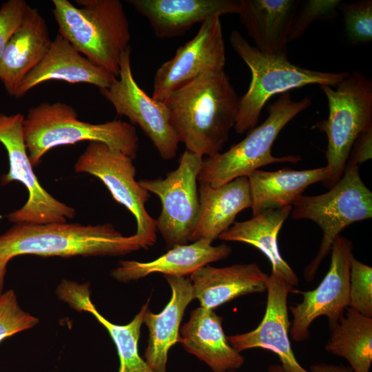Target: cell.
<instances>
[{
	"label": "cell",
	"instance_id": "cell-20",
	"mask_svg": "<svg viewBox=\"0 0 372 372\" xmlns=\"http://www.w3.org/2000/svg\"><path fill=\"white\" fill-rule=\"evenodd\" d=\"M223 317L202 307L192 310L180 328L178 342L188 353L203 361L212 372H228L241 367L244 357L229 343Z\"/></svg>",
	"mask_w": 372,
	"mask_h": 372
},
{
	"label": "cell",
	"instance_id": "cell-33",
	"mask_svg": "<svg viewBox=\"0 0 372 372\" xmlns=\"http://www.w3.org/2000/svg\"><path fill=\"white\" fill-rule=\"evenodd\" d=\"M29 5L24 0H9L0 7V59L6 44L21 23Z\"/></svg>",
	"mask_w": 372,
	"mask_h": 372
},
{
	"label": "cell",
	"instance_id": "cell-7",
	"mask_svg": "<svg viewBox=\"0 0 372 372\" xmlns=\"http://www.w3.org/2000/svg\"><path fill=\"white\" fill-rule=\"evenodd\" d=\"M291 207L293 218L311 220L322 231L319 250L304 270V278L310 282L340 233L355 222L372 217V193L360 177L359 165L347 163L342 176L329 191L302 195Z\"/></svg>",
	"mask_w": 372,
	"mask_h": 372
},
{
	"label": "cell",
	"instance_id": "cell-8",
	"mask_svg": "<svg viewBox=\"0 0 372 372\" xmlns=\"http://www.w3.org/2000/svg\"><path fill=\"white\" fill-rule=\"evenodd\" d=\"M319 87L327 98L329 115L315 127L327 136L325 156L329 175L324 184L331 188L342 176L357 137L372 127V80L353 72L335 87Z\"/></svg>",
	"mask_w": 372,
	"mask_h": 372
},
{
	"label": "cell",
	"instance_id": "cell-11",
	"mask_svg": "<svg viewBox=\"0 0 372 372\" xmlns=\"http://www.w3.org/2000/svg\"><path fill=\"white\" fill-rule=\"evenodd\" d=\"M77 173H87L103 182L113 198L126 207L136 222L135 235L147 247L156 241V227L145 209L150 194L135 178L133 159L100 142H90L74 164Z\"/></svg>",
	"mask_w": 372,
	"mask_h": 372
},
{
	"label": "cell",
	"instance_id": "cell-26",
	"mask_svg": "<svg viewBox=\"0 0 372 372\" xmlns=\"http://www.w3.org/2000/svg\"><path fill=\"white\" fill-rule=\"evenodd\" d=\"M325 167L293 170L283 168L274 172L256 169L248 178L253 216L267 209L289 206L311 185L327 179Z\"/></svg>",
	"mask_w": 372,
	"mask_h": 372
},
{
	"label": "cell",
	"instance_id": "cell-38",
	"mask_svg": "<svg viewBox=\"0 0 372 372\" xmlns=\"http://www.w3.org/2000/svg\"><path fill=\"white\" fill-rule=\"evenodd\" d=\"M267 372H289L281 364H271L268 366Z\"/></svg>",
	"mask_w": 372,
	"mask_h": 372
},
{
	"label": "cell",
	"instance_id": "cell-14",
	"mask_svg": "<svg viewBox=\"0 0 372 372\" xmlns=\"http://www.w3.org/2000/svg\"><path fill=\"white\" fill-rule=\"evenodd\" d=\"M226 50L220 17L201 23L196 34L180 46L154 76L152 97L163 102L176 90L203 74L224 70Z\"/></svg>",
	"mask_w": 372,
	"mask_h": 372
},
{
	"label": "cell",
	"instance_id": "cell-37",
	"mask_svg": "<svg viewBox=\"0 0 372 372\" xmlns=\"http://www.w3.org/2000/svg\"><path fill=\"white\" fill-rule=\"evenodd\" d=\"M10 260L8 258H0V298L2 295L3 279L6 271V266Z\"/></svg>",
	"mask_w": 372,
	"mask_h": 372
},
{
	"label": "cell",
	"instance_id": "cell-35",
	"mask_svg": "<svg viewBox=\"0 0 372 372\" xmlns=\"http://www.w3.org/2000/svg\"><path fill=\"white\" fill-rule=\"evenodd\" d=\"M372 127L362 132L354 141L347 163L359 165L371 158Z\"/></svg>",
	"mask_w": 372,
	"mask_h": 372
},
{
	"label": "cell",
	"instance_id": "cell-17",
	"mask_svg": "<svg viewBox=\"0 0 372 372\" xmlns=\"http://www.w3.org/2000/svg\"><path fill=\"white\" fill-rule=\"evenodd\" d=\"M116 77L81 54L58 34L41 62L23 79L14 97L21 98L33 87L49 81L88 83L107 88Z\"/></svg>",
	"mask_w": 372,
	"mask_h": 372
},
{
	"label": "cell",
	"instance_id": "cell-1",
	"mask_svg": "<svg viewBox=\"0 0 372 372\" xmlns=\"http://www.w3.org/2000/svg\"><path fill=\"white\" fill-rule=\"evenodd\" d=\"M240 97L225 70L201 74L163 101L179 143L203 157L220 152L234 127Z\"/></svg>",
	"mask_w": 372,
	"mask_h": 372
},
{
	"label": "cell",
	"instance_id": "cell-27",
	"mask_svg": "<svg viewBox=\"0 0 372 372\" xmlns=\"http://www.w3.org/2000/svg\"><path fill=\"white\" fill-rule=\"evenodd\" d=\"M330 331L325 350L345 359L354 372H369L372 363V318L347 307Z\"/></svg>",
	"mask_w": 372,
	"mask_h": 372
},
{
	"label": "cell",
	"instance_id": "cell-5",
	"mask_svg": "<svg viewBox=\"0 0 372 372\" xmlns=\"http://www.w3.org/2000/svg\"><path fill=\"white\" fill-rule=\"evenodd\" d=\"M229 43L251 73L249 89L240 99L234 127L238 134L254 128L264 105L273 96L311 84L335 87L349 74L301 68L289 62L287 56L262 52L237 30L231 32Z\"/></svg>",
	"mask_w": 372,
	"mask_h": 372
},
{
	"label": "cell",
	"instance_id": "cell-12",
	"mask_svg": "<svg viewBox=\"0 0 372 372\" xmlns=\"http://www.w3.org/2000/svg\"><path fill=\"white\" fill-rule=\"evenodd\" d=\"M353 244L340 235L331 245L329 269L318 286L310 291L293 289L302 300L288 307L293 320L289 329L290 338L296 342L309 338L310 326L320 316H326L331 329L344 314L349 302V274Z\"/></svg>",
	"mask_w": 372,
	"mask_h": 372
},
{
	"label": "cell",
	"instance_id": "cell-9",
	"mask_svg": "<svg viewBox=\"0 0 372 372\" xmlns=\"http://www.w3.org/2000/svg\"><path fill=\"white\" fill-rule=\"evenodd\" d=\"M203 158L185 149L178 167L165 178L139 180L161 200V212L155 222L167 249L187 245L196 227L200 208L197 180Z\"/></svg>",
	"mask_w": 372,
	"mask_h": 372
},
{
	"label": "cell",
	"instance_id": "cell-36",
	"mask_svg": "<svg viewBox=\"0 0 372 372\" xmlns=\"http://www.w3.org/2000/svg\"><path fill=\"white\" fill-rule=\"evenodd\" d=\"M310 372H354L350 366L335 365L327 363L313 364L310 367Z\"/></svg>",
	"mask_w": 372,
	"mask_h": 372
},
{
	"label": "cell",
	"instance_id": "cell-3",
	"mask_svg": "<svg viewBox=\"0 0 372 372\" xmlns=\"http://www.w3.org/2000/svg\"><path fill=\"white\" fill-rule=\"evenodd\" d=\"M59 34L81 54L116 78L122 54L130 46L131 32L119 0H52Z\"/></svg>",
	"mask_w": 372,
	"mask_h": 372
},
{
	"label": "cell",
	"instance_id": "cell-34",
	"mask_svg": "<svg viewBox=\"0 0 372 372\" xmlns=\"http://www.w3.org/2000/svg\"><path fill=\"white\" fill-rule=\"evenodd\" d=\"M57 293L61 298L77 310L88 312L93 305L88 287L85 285L64 280L59 285Z\"/></svg>",
	"mask_w": 372,
	"mask_h": 372
},
{
	"label": "cell",
	"instance_id": "cell-18",
	"mask_svg": "<svg viewBox=\"0 0 372 372\" xmlns=\"http://www.w3.org/2000/svg\"><path fill=\"white\" fill-rule=\"evenodd\" d=\"M51 43L44 18L37 8L28 6L0 59V81L11 96L26 75L43 59Z\"/></svg>",
	"mask_w": 372,
	"mask_h": 372
},
{
	"label": "cell",
	"instance_id": "cell-25",
	"mask_svg": "<svg viewBox=\"0 0 372 372\" xmlns=\"http://www.w3.org/2000/svg\"><path fill=\"white\" fill-rule=\"evenodd\" d=\"M291 209V205L267 209L249 220L234 222L218 238L244 242L257 248L270 262L271 273L284 279L294 288L298 285L299 278L282 257L278 245V233Z\"/></svg>",
	"mask_w": 372,
	"mask_h": 372
},
{
	"label": "cell",
	"instance_id": "cell-30",
	"mask_svg": "<svg viewBox=\"0 0 372 372\" xmlns=\"http://www.w3.org/2000/svg\"><path fill=\"white\" fill-rule=\"evenodd\" d=\"M372 318V267L353 256L349 274V307Z\"/></svg>",
	"mask_w": 372,
	"mask_h": 372
},
{
	"label": "cell",
	"instance_id": "cell-19",
	"mask_svg": "<svg viewBox=\"0 0 372 372\" xmlns=\"http://www.w3.org/2000/svg\"><path fill=\"white\" fill-rule=\"evenodd\" d=\"M268 276L254 262L225 267L207 265L191 273L189 279L200 307L214 310L242 296L266 291Z\"/></svg>",
	"mask_w": 372,
	"mask_h": 372
},
{
	"label": "cell",
	"instance_id": "cell-6",
	"mask_svg": "<svg viewBox=\"0 0 372 372\" xmlns=\"http://www.w3.org/2000/svg\"><path fill=\"white\" fill-rule=\"evenodd\" d=\"M311 103L309 97L295 101L289 92L282 94L268 107L267 119L244 139L223 153L203 158L198 180L218 187L269 164L300 161L299 156H273L271 147L283 127Z\"/></svg>",
	"mask_w": 372,
	"mask_h": 372
},
{
	"label": "cell",
	"instance_id": "cell-16",
	"mask_svg": "<svg viewBox=\"0 0 372 372\" xmlns=\"http://www.w3.org/2000/svg\"><path fill=\"white\" fill-rule=\"evenodd\" d=\"M149 22L158 39L185 34L194 25L225 14H238L240 0H128Z\"/></svg>",
	"mask_w": 372,
	"mask_h": 372
},
{
	"label": "cell",
	"instance_id": "cell-23",
	"mask_svg": "<svg viewBox=\"0 0 372 372\" xmlns=\"http://www.w3.org/2000/svg\"><path fill=\"white\" fill-rule=\"evenodd\" d=\"M231 251V247L226 244L213 246L207 240L200 239L169 249L152 261H120L112 276L121 282L137 280L154 273L185 277L211 262L227 258Z\"/></svg>",
	"mask_w": 372,
	"mask_h": 372
},
{
	"label": "cell",
	"instance_id": "cell-39",
	"mask_svg": "<svg viewBox=\"0 0 372 372\" xmlns=\"http://www.w3.org/2000/svg\"><path fill=\"white\" fill-rule=\"evenodd\" d=\"M228 372H238L236 370H231V371H229Z\"/></svg>",
	"mask_w": 372,
	"mask_h": 372
},
{
	"label": "cell",
	"instance_id": "cell-31",
	"mask_svg": "<svg viewBox=\"0 0 372 372\" xmlns=\"http://www.w3.org/2000/svg\"><path fill=\"white\" fill-rule=\"evenodd\" d=\"M34 316L25 312L19 305L12 290L0 298V341L18 332L30 329L38 323Z\"/></svg>",
	"mask_w": 372,
	"mask_h": 372
},
{
	"label": "cell",
	"instance_id": "cell-2",
	"mask_svg": "<svg viewBox=\"0 0 372 372\" xmlns=\"http://www.w3.org/2000/svg\"><path fill=\"white\" fill-rule=\"evenodd\" d=\"M147 249L136 235L125 236L111 223H16L0 236V258L23 254L41 256H123Z\"/></svg>",
	"mask_w": 372,
	"mask_h": 372
},
{
	"label": "cell",
	"instance_id": "cell-22",
	"mask_svg": "<svg viewBox=\"0 0 372 372\" xmlns=\"http://www.w3.org/2000/svg\"><path fill=\"white\" fill-rule=\"evenodd\" d=\"M164 277L171 288V298L160 313H154L148 309L143 318V324L149 331L144 360L154 372H166L168 353L178 342L185 311L194 299L189 278Z\"/></svg>",
	"mask_w": 372,
	"mask_h": 372
},
{
	"label": "cell",
	"instance_id": "cell-13",
	"mask_svg": "<svg viewBox=\"0 0 372 372\" xmlns=\"http://www.w3.org/2000/svg\"><path fill=\"white\" fill-rule=\"evenodd\" d=\"M99 90L118 115L139 126L163 159L175 157L179 141L168 110L164 102L154 99L138 85L132 70L130 47L121 55L118 76L110 87Z\"/></svg>",
	"mask_w": 372,
	"mask_h": 372
},
{
	"label": "cell",
	"instance_id": "cell-29",
	"mask_svg": "<svg viewBox=\"0 0 372 372\" xmlns=\"http://www.w3.org/2000/svg\"><path fill=\"white\" fill-rule=\"evenodd\" d=\"M343 15L348 40L353 44L369 43L372 39V1H358L339 5Z\"/></svg>",
	"mask_w": 372,
	"mask_h": 372
},
{
	"label": "cell",
	"instance_id": "cell-4",
	"mask_svg": "<svg viewBox=\"0 0 372 372\" xmlns=\"http://www.w3.org/2000/svg\"><path fill=\"white\" fill-rule=\"evenodd\" d=\"M23 138L29 158L37 165L50 149L82 141L100 142L133 160L139 139L133 125L121 120L90 123L78 119L75 109L65 103L43 102L24 117Z\"/></svg>",
	"mask_w": 372,
	"mask_h": 372
},
{
	"label": "cell",
	"instance_id": "cell-10",
	"mask_svg": "<svg viewBox=\"0 0 372 372\" xmlns=\"http://www.w3.org/2000/svg\"><path fill=\"white\" fill-rule=\"evenodd\" d=\"M23 114L8 116L0 113V143L9 160V172L1 177L5 185L12 181L21 183L28 192L25 205L8 215L14 223L46 224L64 223L75 216V209L58 200L39 183L28 156L23 138Z\"/></svg>",
	"mask_w": 372,
	"mask_h": 372
},
{
	"label": "cell",
	"instance_id": "cell-15",
	"mask_svg": "<svg viewBox=\"0 0 372 372\" xmlns=\"http://www.w3.org/2000/svg\"><path fill=\"white\" fill-rule=\"evenodd\" d=\"M293 289L284 279L271 273L267 281L266 309L258 326L249 332L227 338L239 353L255 348L267 349L278 355L289 372H310L298 362L291 344L287 297Z\"/></svg>",
	"mask_w": 372,
	"mask_h": 372
},
{
	"label": "cell",
	"instance_id": "cell-21",
	"mask_svg": "<svg viewBox=\"0 0 372 372\" xmlns=\"http://www.w3.org/2000/svg\"><path fill=\"white\" fill-rule=\"evenodd\" d=\"M300 1L240 0L238 14L256 48L287 56L289 35Z\"/></svg>",
	"mask_w": 372,
	"mask_h": 372
},
{
	"label": "cell",
	"instance_id": "cell-32",
	"mask_svg": "<svg viewBox=\"0 0 372 372\" xmlns=\"http://www.w3.org/2000/svg\"><path fill=\"white\" fill-rule=\"evenodd\" d=\"M340 3L338 0L300 1L291 27L289 42L300 38L313 21L335 16Z\"/></svg>",
	"mask_w": 372,
	"mask_h": 372
},
{
	"label": "cell",
	"instance_id": "cell-24",
	"mask_svg": "<svg viewBox=\"0 0 372 372\" xmlns=\"http://www.w3.org/2000/svg\"><path fill=\"white\" fill-rule=\"evenodd\" d=\"M198 194L199 214L192 242L204 239L212 243L234 223L240 211L251 205L247 176L218 187L200 183Z\"/></svg>",
	"mask_w": 372,
	"mask_h": 372
},
{
	"label": "cell",
	"instance_id": "cell-28",
	"mask_svg": "<svg viewBox=\"0 0 372 372\" xmlns=\"http://www.w3.org/2000/svg\"><path fill=\"white\" fill-rule=\"evenodd\" d=\"M150 298L142 306L133 320L125 325L112 323L101 315L93 304L89 313L107 329L118 351L120 366L118 372H154L138 353V343L141 328Z\"/></svg>",
	"mask_w": 372,
	"mask_h": 372
}]
</instances>
